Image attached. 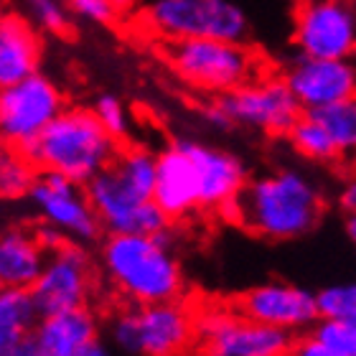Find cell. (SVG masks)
<instances>
[{"label": "cell", "mask_w": 356, "mask_h": 356, "mask_svg": "<svg viewBox=\"0 0 356 356\" xmlns=\"http://www.w3.org/2000/svg\"><path fill=\"white\" fill-rule=\"evenodd\" d=\"M64 3L74 15H79V18H84L89 23H99V26L112 23L115 15H118L112 0H64Z\"/></svg>", "instance_id": "obj_29"}, {"label": "cell", "mask_w": 356, "mask_h": 356, "mask_svg": "<svg viewBox=\"0 0 356 356\" xmlns=\"http://www.w3.org/2000/svg\"><path fill=\"white\" fill-rule=\"evenodd\" d=\"M112 6H115L118 13H125V10H133L138 6V0H112Z\"/></svg>", "instance_id": "obj_35"}, {"label": "cell", "mask_w": 356, "mask_h": 356, "mask_svg": "<svg viewBox=\"0 0 356 356\" xmlns=\"http://www.w3.org/2000/svg\"><path fill=\"white\" fill-rule=\"evenodd\" d=\"M247 318L280 328L288 334L311 331L318 323V296L313 290L288 280H270L254 285L237 300Z\"/></svg>", "instance_id": "obj_14"}, {"label": "cell", "mask_w": 356, "mask_h": 356, "mask_svg": "<svg viewBox=\"0 0 356 356\" xmlns=\"http://www.w3.org/2000/svg\"><path fill=\"white\" fill-rule=\"evenodd\" d=\"M92 112H95L97 118H99V122L107 127V133H112L118 140L127 138L133 122H130V112H127L125 102H122L120 97L104 92V95H99L95 102H92Z\"/></svg>", "instance_id": "obj_28"}, {"label": "cell", "mask_w": 356, "mask_h": 356, "mask_svg": "<svg viewBox=\"0 0 356 356\" xmlns=\"http://www.w3.org/2000/svg\"><path fill=\"white\" fill-rule=\"evenodd\" d=\"M38 171H54L87 186L118 158V138L92 107H67L41 138L21 150Z\"/></svg>", "instance_id": "obj_3"}, {"label": "cell", "mask_w": 356, "mask_h": 356, "mask_svg": "<svg viewBox=\"0 0 356 356\" xmlns=\"http://www.w3.org/2000/svg\"><path fill=\"white\" fill-rule=\"evenodd\" d=\"M87 196L107 234H163L171 227L156 199L127 184L112 165L89 181Z\"/></svg>", "instance_id": "obj_9"}, {"label": "cell", "mask_w": 356, "mask_h": 356, "mask_svg": "<svg viewBox=\"0 0 356 356\" xmlns=\"http://www.w3.org/2000/svg\"><path fill=\"white\" fill-rule=\"evenodd\" d=\"M288 140L300 156L308 158V161H316V163H328V161L339 158V150H336L328 130L313 118L311 112L300 115V120L288 133Z\"/></svg>", "instance_id": "obj_22"}, {"label": "cell", "mask_w": 356, "mask_h": 356, "mask_svg": "<svg viewBox=\"0 0 356 356\" xmlns=\"http://www.w3.org/2000/svg\"><path fill=\"white\" fill-rule=\"evenodd\" d=\"M92 288H95V267L89 252L84 245L64 242L49 250L44 270L33 282L31 296L36 300L38 313L49 316V313L84 308L92 298Z\"/></svg>", "instance_id": "obj_13"}, {"label": "cell", "mask_w": 356, "mask_h": 356, "mask_svg": "<svg viewBox=\"0 0 356 356\" xmlns=\"http://www.w3.org/2000/svg\"><path fill=\"white\" fill-rule=\"evenodd\" d=\"M216 99L227 110L234 127L267 135H288L303 115V107L282 76L252 79Z\"/></svg>", "instance_id": "obj_12"}, {"label": "cell", "mask_w": 356, "mask_h": 356, "mask_svg": "<svg viewBox=\"0 0 356 356\" xmlns=\"http://www.w3.org/2000/svg\"><path fill=\"white\" fill-rule=\"evenodd\" d=\"M163 59L186 87L211 97L234 92L242 84L257 79V56L245 41L219 38H184L165 41Z\"/></svg>", "instance_id": "obj_4"}, {"label": "cell", "mask_w": 356, "mask_h": 356, "mask_svg": "<svg viewBox=\"0 0 356 356\" xmlns=\"http://www.w3.org/2000/svg\"><path fill=\"white\" fill-rule=\"evenodd\" d=\"M0 356H44V351H41V346L36 343L33 336H26L21 341H15L13 346L0 351Z\"/></svg>", "instance_id": "obj_32"}, {"label": "cell", "mask_w": 356, "mask_h": 356, "mask_svg": "<svg viewBox=\"0 0 356 356\" xmlns=\"http://www.w3.org/2000/svg\"><path fill=\"white\" fill-rule=\"evenodd\" d=\"M38 168L21 150L6 148L0 156V196L6 201H26L31 186L36 184Z\"/></svg>", "instance_id": "obj_24"}, {"label": "cell", "mask_w": 356, "mask_h": 356, "mask_svg": "<svg viewBox=\"0 0 356 356\" xmlns=\"http://www.w3.org/2000/svg\"><path fill=\"white\" fill-rule=\"evenodd\" d=\"M282 79L288 82L303 112L323 110L328 104L356 97V61L313 59L298 54V59L288 64Z\"/></svg>", "instance_id": "obj_15"}, {"label": "cell", "mask_w": 356, "mask_h": 356, "mask_svg": "<svg viewBox=\"0 0 356 356\" xmlns=\"http://www.w3.org/2000/svg\"><path fill=\"white\" fill-rule=\"evenodd\" d=\"M143 23L163 41H245L250 36L247 13L234 0H150L143 8Z\"/></svg>", "instance_id": "obj_6"}, {"label": "cell", "mask_w": 356, "mask_h": 356, "mask_svg": "<svg viewBox=\"0 0 356 356\" xmlns=\"http://www.w3.org/2000/svg\"><path fill=\"white\" fill-rule=\"evenodd\" d=\"M311 115L328 130L339 156H356V97L313 110Z\"/></svg>", "instance_id": "obj_23"}, {"label": "cell", "mask_w": 356, "mask_h": 356, "mask_svg": "<svg viewBox=\"0 0 356 356\" xmlns=\"http://www.w3.org/2000/svg\"><path fill=\"white\" fill-rule=\"evenodd\" d=\"M311 334L323 341L326 346L336 349L343 356H356V323L354 321H336L318 318V323L311 328Z\"/></svg>", "instance_id": "obj_27"}, {"label": "cell", "mask_w": 356, "mask_h": 356, "mask_svg": "<svg viewBox=\"0 0 356 356\" xmlns=\"http://www.w3.org/2000/svg\"><path fill=\"white\" fill-rule=\"evenodd\" d=\"M41 313L31 288L0 290V351L33 334Z\"/></svg>", "instance_id": "obj_21"}, {"label": "cell", "mask_w": 356, "mask_h": 356, "mask_svg": "<svg viewBox=\"0 0 356 356\" xmlns=\"http://www.w3.org/2000/svg\"><path fill=\"white\" fill-rule=\"evenodd\" d=\"M227 214L257 237L293 242L316 229L323 216V196L300 168H275L250 178Z\"/></svg>", "instance_id": "obj_1"}, {"label": "cell", "mask_w": 356, "mask_h": 356, "mask_svg": "<svg viewBox=\"0 0 356 356\" xmlns=\"http://www.w3.org/2000/svg\"><path fill=\"white\" fill-rule=\"evenodd\" d=\"M87 356H118V351L112 349V346H104V343H97L95 349L89 351Z\"/></svg>", "instance_id": "obj_34"}, {"label": "cell", "mask_w": 356, "mask_h": 356, "mask_svg": "<svg viewBox=\"0 0 356 356\" xmlns=\"http://www.w3.org/2000/svg\"><path fill=\"white\" fill-rule=\"evenodd\" d=\"M26 207L33 211L38 224H46L67 242L89 245L99 234V219L87 196V186L54 171H38L36 184L26 196Z\"/></svg>", "instance_id": "obj_8"}, {"label": "cell", "mask_w": 356, "mask_h": 356, "mask_svg": "<svg viewBox=\"0 0 356 356\" xmlns=\"http://www.w3.org/2000/svg\"><path fill=\"white\" fill-rule=\"evenodd\" d=\"M33 339L44 356H87L99 343V321L87 305L41 316Z\"/></svg>", "instance_id": "obj_18"}, {"label": "cell", "mask_w": 356, "mask_h": 356, "mask_svg": "<svg viewBox=\"0 0 356 356\" xmlns=\"http://www.w3.org/2000/svg\"><path fill=\"white\" fill-rule=\"evenodd\" d=\"M316 296H318L321 318L354 321L356 323V280H343V282H334V285H326Z\"/></svg>", "instance_id": "obj_26"}, {"label": "cell", "mask_w": 356, "mask_h": 356, "mask_svg": "<svg viewBox=\"0 0 356 356\" xmlns=\"http://www.w3.org/2000/svg\"><path fill=\"white\" fill-rule=\"evenodd\" d=\"M104 275L130 305L178 300L184 270L163 234H107L102 242Z\"/></svg>", "instance_id": "obj_2"}, {"label": "cell", "mask_w": 356, "mask_h": 356, "mask_svg": "<svg viewBox=\"0 0 356 356\" xmlns=\"http://www.w3.org/2000/svg\"><path fill=\"white\" fill-rule=\"evenodd\" d=\"M288 356H343V354H339L336 349H331V346H326L323 341H318L313 334H308L293 341V349H290Z\"/></svg>", "instance_id": "obj_30"}, {"label": "cell", "mask_w": 356, "mask_h": 356, "mask_svg": "<svg viewBox=\"0 0 356 356\" xmlns=\"http://www.w3.org/2000/svg\"><path fill=\"white\" fill-rule=\"evenodd\" d=\"M201 118H204V122H207L211 130H219V133H227V130L234 127L232 125L229 115H227V110L219 104V99H214L211 104H207V107L201 110Z\"/></svg>", "instance_id": "obj_31"}, {"label": "cell", "mask_w": 356, "mask_h": 356, "mask_svg": "<svg viewBox=\"0 0 356 356\" xmlns=\"http://www.w3.org/2000/svg\"><path fill=\"white\" fill-rule=\"evenodd\" d=\"M41 61V38L33 23L18 10L0 18V87L36 74Z\"/></svg>", "instance_id": "obj_19"}, {"label": "cell", "mask_w": 356, "mask_h": 356, "mask_svg": "<svg viewBox=\"0 0 356 356\" xmlns=\"http://www.w3.org/2000/svg\"><path fill=\"white\" fill-rule=\"evenodd\" d=\"M293 46L313 59H354L356 10L349 0H303L293 18Z\"/></svg>", "instance_id": "obj_11"}, {"label": "cell", "mask_w": 356, "mask_h": 356, "mask_svg": "<svg viewBox=\"0 0 356 356\" xmlns=\"http://www.w3.org/2000/svg\"><path fill=\"white\" fill-rule=\"evenodd\" d=\"M156 204L163 214L176 222L191 211H199V193H196V176L193 161L186 150L184 138L173 140L158 153V181H156Z\"/></svg>", "instance_id": "obj_17"}, {"label": "cell", "mask_w": 356, "mask_h": 356, "mask_svg": "<svg viewBox=\"0 0 356 356\" xmlns=\"http://www.w3.org/2000/svg\"><path fill=\"white\" fill-rule=\"evenodd\" d=\"M186 150L193 161L196 193H199V211H229L247 186V165L232 150L219 145H209L201 140L184 138Z\"/></svg>", "instance_id": "obj_16"}, {"label": "cell", "mask_w": 356, "mask_h": 356, "mask_svg": "<svg viewBox=\"0 0 356 356\" xmlns=\"http://www.w3.org/2000/svg\"><path fill=\"white\" fill-rule=\"evenodd\" d=\"M196 336V316L184 303L130 305L107 321V341L120 356H178Z\"/></svg>", "instance_id": "obj_5"}, {"label": "cell", "mask_w": 356, "mask_h": 356, "mask_svg": "<svg viewBox=\"0 0 356 356\" xmlns=\"http://www.w3.org/2000/svg\"><path fill=\"white\" fill-rule=\"evenodd\" d=\"M343 227H346V237H349L351 245L356 247V211H354V214H346V222H343Z\"/></svg>", "instance_id": "obj_33"}, {"label": "cell", "mask_w": 356, "mask_h": 356, "mask_svg": "<svg viewBox=\"0 0 356 356\" xmlns=\"http://www.w3.org/2000/svg\"><path fill=\"white\" fill-rule=\"evenodd\" d=\"M64 107L61 89L46 74L26 76L0 87V138L10 150H26L59 118Z\"/></svg>", "instance_id": "obj_7"}, {"label": "cell", "mask_w": 356, "mask_h": 356, "mask_svg": "<svg viewBox=\"0 0 356 356\" xmlns=\"http://www.w3.org/2000/svg\"><path fill=\"white\" fill-rule=\"evenodd\" d=\"M46 250L36 229L13 224L0 237V285L3 288H33L44 270Z\"/></svg>", "instance_id": "obj_20"}, {"label": "cell", "mask_w": 356, "mask_h": 356, "mask_svg": "<svg viewBox=\"0 0 356 356\" xmlns=\"http://www.w3.org/2000/svg\"><path fill=\"white\" fill-rule=\"evenodd\" d=\"M196 339L207 356H288L293 334L247 318L229 308H207L196 316Z\"/></svg>", "instance_id": "obj_10"}, {"label": "cell", "mask_w": 356, "mask_h": 356, "mask_svg": "<svg viewBox=\"0 0 356 356\" xmlns=\"http://www.w3.org/2000/svg\"><path fill=\"white\" fill-rule=\"evenodd\" d=\"M18 13L26 15L38 31L51 33V36H64L72 29L69 21V6L64 0H15Z\"/></svg>", "instance_id": "obj_25"}]
</instances>
